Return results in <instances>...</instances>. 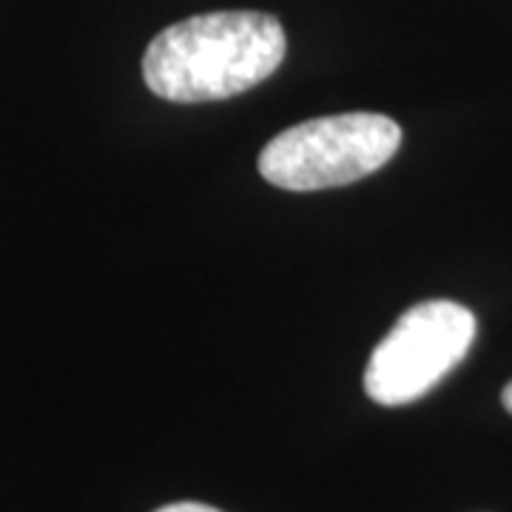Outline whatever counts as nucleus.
Segmentation results:
<instances>
[{"label": "nucleus", "mask_w": 512, "mask_h": 512, "mask_svg": "<svg viewBox=\"0 0 512 512\" xmlns=\"http://www.w3.org/2000/svg\"><path fill=\"white\" fill-rule=\"evenodd\" d=\"M285 29L265 12H211L180 20L151 40L146 86L171 103L237 97L268 80L285 60Z\"/></svg>", "instance_id": "f257e3e1"}, {"label": "nucleus", "mask_w": 512, "mask_h": 512, "mask_svg": "<svg viewBox=\"0 0 512 512\" xmlns=\"http://www.w3.org/2000/svg\"><path fill=\"white\" fill-rule=\"evenodd\" d=\"M402 146L396 120L370 111L316 117L276 134L259 154V174L285 191H322L365 180Z\"/></svg>", "instance_id": "f03ea898"}, {"label": "nucleus", "mask_w": 512, "mask_h": 512, "mask_svg": "<svg viewBox=\"0 0 512 512\" xmlns=\"http://www.w3.org/2000/svg\"><path fill=\"white\" fill-rule=\"evenodd\" d=\"M476 339V316L450 299L419 302L390 328L365 367L367 396L384 407L421 399L464 362Z\"/></svg>", "instance_id": "7ed1b4c3"}, {"label": "nucleus", "mask_w": 512, "mask_h": 512, "mask_svg": "<svg viewBox=\"0 0 512 512\" xmlns=\"http://www.w3.org/2000/svg\"><path fill=\"white\" fill-rule=\"evenodd\" d=\"M157 512H220L208 504H194V501H180V504H168V507H160Z\"/></svg>", "instance_id": "20e7f679"}, {"label": "nucleus", "mask_w": 512, "mask_h": 512, "mask_svg": "<svg viewBox=\"0 0 512 512\" xmlns=\"http://www.w3.org/2000/svg\"><path fill=\"white\" fill-rule=\"evenodd\" d=\"M501 402H504V407H507V410L512 413V382L504 387V393H501Z\"/></svg>", "instance_id": "39448f33"}]
</instances>
